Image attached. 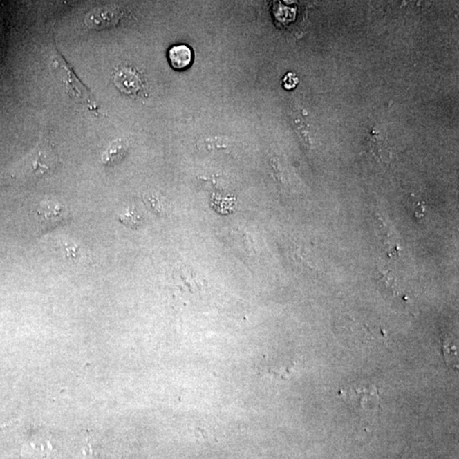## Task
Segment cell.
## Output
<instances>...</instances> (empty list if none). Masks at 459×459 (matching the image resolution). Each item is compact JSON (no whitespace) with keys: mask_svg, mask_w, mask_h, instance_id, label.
I'll list each match as a JSON object with an SVG mask.
<instances>
[{"mask_svg":"<svg viewBox=\"0 0 459 459\" xmlns=\"http://www.w3.org/2000/svg\"><path fill=\"white\" fill-rule=\"evenodd\" d=\"M114 83L121 91L132 94L138 91L142 82L135 73L128 69H122L115 74Z\"/></svg>","mask_w":459,"mask_h":459,"instance_id":"52a82bcc","label":"cell"},{"mask_svg":"<svg viewBox=\"0 0 459 459\" xmlns=\"http://www.w3.org/2000/svg\"><path fill=\"white\" fill-rule=\"evenodd\" d=\"M168 57L172 68L176 70L186 69L192 62V51L186 44H178L170 48Z\"/></svg>","mask_w":459,"mask_h":459,"instance_id":"8992f818","label":"cell"},{"mask_svg":"<svg viewBox=\"0 0 459 459\" xmlns=\"http://www.w3.org/2000/svg\"><path fill=\"white\" fill-rule=\"evenodd\" d=\"M120 221L125 227L131 229H138L142 224V218L135 209L129 208L127 211L120 216Z\"/></svg>","mask_w":459,"mask_h":459,"instance_id":"9c48e42d","label":"cell"},{"mask_svg":"<svg viewBox=\"0 0 459 459\" xmlns=\"http://www.w3.org/2000/svg\"><path fill=\"white\" fill-rule=\"evenodd\" d=\"M299 84L298 77L294 73H288L283 79V86L287 90H292Z\"/></svg>","mask_w":459,"mask_h":459,"instance_id":"30bf717a","label":"cell"},{"mask_svg":"<svg viewBox=\"0 0 459 459\" xmlns=\"http://www.w3.org/2000/svg\"><path fill=\"white\" fill-rule=\"evenodd\" d=\"M57 165L58 156L54 147L43 140L17 165L14 175L24 180H39L50 175Z\"/></svg>","mask_w":459,"mask_h":459,"instance_id":"7a4b0ae2","label":"cell"},{"mask_svg":"<svg viewBox=\"0 0 459 459\" xmlns=\"http://www.w3.org/2000/svg\"><path fill=\"white\" fill-rule=\"evenodd\" d=\"M118 11L113 6L97 7L86 15L84 22L87 27L95 30L113 27L118 24Z\"/></svg>","mask_w":459,"mask_h":459,"instance_id":"277c9868","label":"cell"},{"mask_svg":"<svg viewBox=\"0 0 459 459\" xmlns=\"http://www.w3.org/2000/svg\"><path fill=\"white\" fill-rule=\"evenodd\" d=\"M53 68L55 76L65 84L66 91L74 100L83 103L95 114L101 115V109L93 95H91L88 88L77 79L71 66L63 59L62 55L57 53L53 55Z\"/></svg>","mask_w":459,"mask_h":459,"instance_id":"3957f363","label":"cell"},{"mask_svg":"<svg viewBox=\"0 0 459 459\" xmlns=\"http://www.w3.org/2000/svg\"><path fill=\"white\" fill-rule=\"evenodd\" d=\"M339 395L362 421H375L382 411L380 392L373 384H354L342 388Z\"/></svg>","mask_w":459,"mask_h":459,"instance_id":"6da1fadb","label":"cell"},{"mask_svg":"<svg viewBox=\"0 0 459 459\" xmlns=\"http://www.w3.org/2000/svg\"><path fill=\"white\" fill-rule=\"evenodd\" d=\"M126 153H127V147L121 140H117L102 153L101 162L103 165L110 167L121 161L125 157Z\"/></svg>","mask_w":459,"mask_h":459,"instance_id":"ba28073f","label":"cell"},{"mask_svg":"<svg viewBox=\"0 0 459 459\" xmlns=\"http://www.w3.org/2000/svg\"><path fill=\"white\" fill-rule=\"evenodd\" d=\"M39 223L43 228L50 229L64 223L68 220V210L61 205L53 203H46L40 207L38 210Z\"/></svg>","mask_w":459,"mask_h":459,"instance_id":"5b68a950","label":"cell"}]
</instances>
